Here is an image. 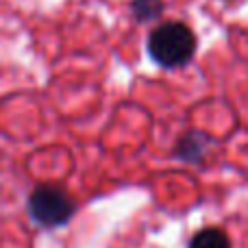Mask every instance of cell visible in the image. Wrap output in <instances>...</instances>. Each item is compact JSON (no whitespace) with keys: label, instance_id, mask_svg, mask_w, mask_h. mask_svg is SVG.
<instances>
[{"label":"cell","instance_id":"cell-2","mask_svg":"<svg viewBox=\"0 0 248 248\" xmlns=\"http://www.w3.org/2000/svg\"><path fill=\"white\" fill-rule=\"evenodd\" d=\"M29 211L33 220L42 227H61L74 214V202L63 189L42 185L33 189L29 198Z\"/></svg>","mask_w":248,"mask_h":248},{"label":"cell","instance_id":"cell-3","mask_svg":"<svg viewBox=\"0 0 248 248\" xmlns=\"http://www.w3.org/2000/svg\"><path fill=\"white\" fill-rule=\"evenodd\" d=\"M189 248H231V244L220 229H202L192 237Z\"/></svg>","mask_w":248,"mask_h":248},{"label":"cell","instance_id":"cell-4","mask_svg":"<svg viewBox=\"0 0 248 248\" xmlns=\"http://www.w3.org/2000/svg\"><path fill=\"white\" fill-rule=\"evenodd\" d=\"M161 9H163L161 0H135L133 2V11H135V16L140 20H153V17H157L161 13Z\"/></svg>","mask_w":248,"mask_h":248},{"label":"cell","instance_id":"cell-1","mask_svg":"<svg viewBox=\"0 0 248 248\" xmlns=\"http://www.w3.org/2000/svg\"><path fill=\"white\" fill-rule=\"evenodd\" d=\"M150 59L161 68H181L194 57L196 37L183 22H163L150 31L146 42Z\"/></svg>","mask_w":248,"mask_h":248}]
</instances>
